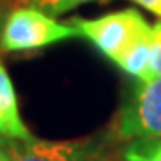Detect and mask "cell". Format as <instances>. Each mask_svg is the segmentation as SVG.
I'll use <instances>...</instances> for the list:
<instances>
[{"label": "cell", "mask_w": 161, "mask_h": 161, "mask_svg": "<svg viewBox=\"0 0 161 161\" xmlns=\"http://www.w3.org/2000/svg\"><path fill=\"white\" fill-rule=\"evenodd\" d=\"M161 75V22L150 29V79Z\"/></svg>", "instance_id": "9c48e42d"}, {"label": "cell", "mask_w": 161, "mask_h": 161, "mask_svg": "<svg viewBox=\"0 0 161 161\" xmlns=\"http://www.w3.org/2000/svg\"><path fill=\"white\" fill-rule=\"evenodd\" d=\"M124 72L140 80L150 79V34L140 38L116 61Z\"/></svg>", "instance_id": "8992f818"}, {"label": "cell", "mask_w": 161, "mask_h": 161, "mask_svg": "<svg viewBox=\"0 0 161 161\" xmlns=\"http://www.w3.org/2000/svg\"><path fill=\"white\" fill-rule=\"evenodd\" d=\"M116 131L125 140H161V75L140 82L120 113Z\"/></svg>", "instance_id": "3957f363"}, {"label": "cell", "mask_w": 161, "mask_h": 161, "mask_svg": "<svg viewBox=\"0 0 161 161\" xmlns=\"http://www.w3.org/2000/svg\"><path fill=\"white\" fill-rule=\"evenodd\" d=\"M7 9H6V6L0 2V34H2V27H4V22H6V18H7Z\"/></svg>", "instance_id": "8fae6325"}, {"label": "cell", "mask_w": 161, "mask_h": 161, "mask_svg": "<svg viewBox=\"0 0 161 161\" xmlns=\"http://www.w3.org/2000/svg\"><path fill=\"white\" fill-rule=\"evenodd\" d=\"M74 25L56 22L52 14L36 7H18L7 14L2 34V52H27L54 45L59 41L77 38Z\"/></svg>", "instance_id": "6da1fadb"}, {"label": "cell", "mask_w": 161, "mask_h": 161, "mask_svg": "<svg viewBox=\"0 0 161 161\" xmlns=\"http://www.w3.org/2000/svg\"><path fill=\"white\" fill-rule=\"evenodd\" d=\"M132 2H136V4H140V6H143L145 9L152 11L154 14H158V16L161 18V0H132Z\"/></svg>", "instance_id": "30bf717a"}, {"label": "cell", "mask_w": 161, "mask_h": 161, "mask_svg": "<svg viewBox=\"0 0 161 161\" xmlns=\"http://www.w3.org/2000/svg\"><path fill=\"white\" fill-rule=\"evenodd\" d=\"M72 25L77 29L79 36L90 40L106 58L115 63L132 43L150 34L152 29L145 22V18L134 9L109 13L93 20L75 18Z\"/></svg>", "instance_id": "7a4b0ae2"}, {"label": "cell", "mask_w": 161, "mask_h": 161, "mask_svg": "<svg viewBox=\"0 0 161 161\" xmlns=\"http://www.w3.org/2000/svg\"><path fill=\"white\" fill-rule=\"evenodd\" d=\"M0 136L16 142H29L34 138L20 116L16 92L9 72L2 61H0Z\"/></svg>", "instance_id": "5b68a950"}, {"label": "cell", "mask_w": 161, "mask_h": 161, "mask_svg": "<svg viewBox=\"0 0 161 161\" xmlns=\"http://www.w3.org/2000/svg\"><path fill=\"white\" fill-rule=\"evenodd\" d=\"M11 161H104L100 145L93 142H45L29 140L11 145Z\"/></svg>", "instance_id": "277c9868"}, {"label": "cell", "mask_w": 161, "mask_h": 161, "mask_svg": "<svg viewBox=\"0 0 161 161\" xmlns=\"http://www.w3.org/2000/svg\"><path fill=\"white\" fill-rule=\"evenodd\" d=\"M125 158L127 161H161V140H138Z\"/></svg>", "instance_id": "ba28073f"}, {"label": "cell", "mask_w": 161, "mask_h": 161, "mask_svg": "<svg viewBox=\"0 0 161 161\" xmlns=\"http://www.w3.org/2000/svg\"><path fill=\"white\" fill-rule=\"evenodd\" d=\"M14 2L20 7H36L48 14H61V13H66L80 4L93 2V0H14Z\"/></svg>", "instance_id": "52a82bcc"}, {"label": "cell", "mask_w": 161, "mask_h": 161, "mask_svg": "<svg viewBox=\"0 0 161 161\" xmlns=\"http://www.w3.org/2000/svg\"><path fill=\"white\" fill-rule=\"evenodd\" d=\"M0 161H11L9 154H7L6 150H2V149H0Z\"/></svg>", "instance_id": "7c38bea8"}]
</instances>
